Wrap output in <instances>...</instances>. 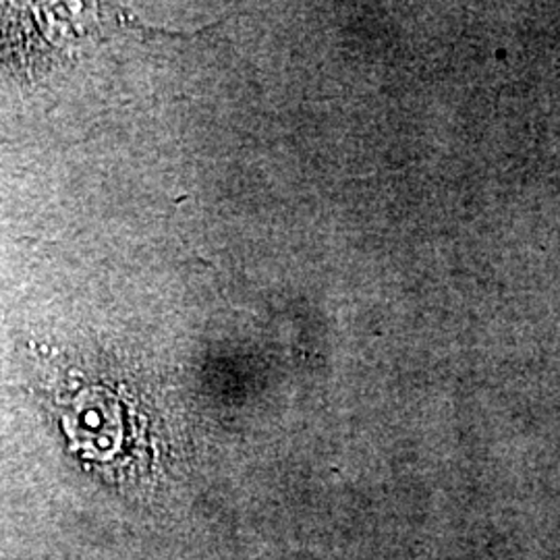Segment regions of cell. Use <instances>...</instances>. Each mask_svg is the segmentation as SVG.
Instances as JSON below:
<instances>
[]
</instances>
